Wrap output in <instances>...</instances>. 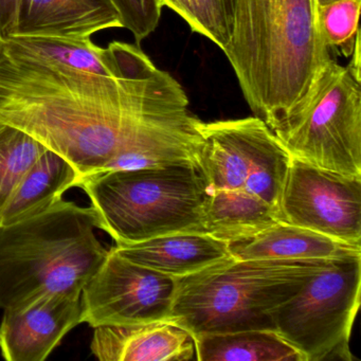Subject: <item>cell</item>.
<instances>
[{
  "instance_id": "ba28073f",
  "label": "cell",
  "mask_w": 361,
  "mask_h": 361,
  "mask_svg": "<svg viewBox=\"0 0 361 361\" xmlns=\"http://www.w3.org/2000/svg\"><path fill=\"white\" fill-rule=\"evenodd\" d=\"M197 166L207 190L244 189L278 210L291 156L259 118L202 122Z\"/></svg>"
},
{
  "instance_id": "d6986e66",
  "label": "cell",
  "mask_w": 361,
  "mask_h": 361,
  "mask_svg": "<svg viewBox=\"0 0 361 361\" xmlns=\"http://www.w3.org/2000/svg\"><path fill=\"white\" fill-rule=\"evenodd\" d=\"M195 341L200 361H304L302 355L272 329H248L202 335Z\"/></svg>"
},
{
  "instance_id": "7402d4cb",
  "label": "cell",
  "mask_w": 361,
  "mask_h": 361,
  "mask_svg": "<svg viewBox=\"0 0 361 361\" xmlns=\"http://www.w3.org/2000/svg\"><path fill=\"white\" fill-rule=\"evenodd\" d=\"M361 0H337L318 6V20L325 43L333 54L338 50L344 56H352L359 35Z\"/></svg>"
},
{
  "instance_id": "9c48e42d",
  "label": "cell",
  "mask_w": 361,
  "mask_h": 361,
  "mask_svg": "<svg viewBox=\"0 0 361 361\" xmlns=\"http://www.w3.org/2000/svg\"><path fill=\"white\" fill-rule=\"evenodd\" d=\"M279 221L361 247V177L291 157L278 202Z\"/></svg>"
},
{
  "instance_id": "9a60e30c",
  "label": "cell",
  "mask_w": 361,
  "mask_h": 361,
  "mask_svg": "<svg viewBox=\"0 0 361 361\" xmlns=\"http://www.w3.org/2000/svg\"><path fill=\"white\" fill-rule=\"evenodd\" d=\"M124 259L173 279L200 271L229 257V243L206 233H173L113 247Z\"/></svg>"
},
{
  "instance_id": "d4e9b609",
  "label": "cell",
  "mask_w": 361,
  "mask_h": 361,
  "mask_svg": "<svg viewBox=\"0 0 361 361\" xmlns=\"http://www.w3.org/2000/svg\"><path fill=\"white\" fill-rule=\"evenodd\" d=\"M334 1H337V0H317V3H318L319 7H322V6L329 5V4L334 3Z\"/></svg>"
},
{
  "instance_id": "8fae6325",
  "label": "cell",
  "mask_w": 361,
  "mask_h": 361,
  "mask_svg": "<svg viewBox=\"0 0 361 361\" xmlns=\"http://www.w3.org/2000/svg\"><path fill=\"white\" fill-rule=\"evenodd\" d=\"M81 293H56L4 312L0 352L8 361H44L82 323Z\"/></svg>"
},
{
  "instance_id": "6da1fadb",
  "label": "cell",
  "mask_w": 361,
  "mask_h": 361,
  "mask_svg": "<svg viewBox=\"0 0 361 361\" xmlns=\"http://www.w3.org/2000/svg\"><path fill=\"white\" fill-rule=\"evenodd\" d=\"M116 45L114 75L51 73L0 59V123L62 156L80 179L104 172L153 116L189 101L138 45Z\"/></svg>"
},
{
  "instance_id": "ffe728a7",
  "label": "cell",
  "mask_w": 361,
  "mask_h": 361,
  "mask_svg": "<svg viewBox=\"0 0 361 361\" xmlns=\"http://www.w3.org/2000/svg\"><path fill=\"white\" fill-rule=\"evenodd\" d=\"M46 149L23 130L6 124L0 128V213L23 177Z\"/></svg>"
},
{
  "instance_id": "7c38bea8",
  "label": "cell",
  "mask_w": 361,
  "mask_h": 361,
  "mask_svg": "<svg viewBox=\"0 0 361 361\" xmlns=\"http://www.w3.org/2000/svg\"><path fill=\"white\" fill-rule=\"evenodd\" d=\"M0 59L51 73L114 75L118 69L116 42L101 48L92 39L16 35L3 41Z\"/></svg>"
},
{
  "instance_id": "484cf974",
  "label": "cell",
  "mask_w": 361,
  "mask_h": 361,
  "mask_svg": "<svg viewBox=\"0 0 361 361\" xmlns=\"http://www.w3.org/2000/svg\"><path fill=\"white\" fill-rule=\"evenodd\" d=\"M1 47H3V39H0V54H1Z\"/></svg>"
},
{
  "instance_id": "277c9868",
  "label": "cell",
  "mask_w": 361,
  "mask_h": 361,
  "mask_svg": "<svg viewBox=\"0 0 361 361\" xmlns=\"http://www.w3.org/2000/svg\"><path fill=\"white\" fill-rule=\"evenodd\" d=\"M331 259L226 257L175 279L168 322L195 338L272 329L269 312L297 295Z\"/></svg>"
},
{
  "instance_id": "ac0fdd59",
  "label": "cell",
  "mask_w": 361,
  "mask_h": 361,
  "mask_svg": "<svg viewBox=\"0 0 361 361\" xmlns=\"http://www.w3.org/2000/svg\"><path fill=\"white\" fill-rule=\"evenodd\" d=\"M278 221L276 209L246 190H207L202 225L207 234L219 240H244Z\"/></svg>"
},
{
  "instance_id": "4fadbf2b",
  "label": "cell",
  "mask_w": 361,
  "mask_h": 361,
  "mask_svg": "<svg viewBox=\"0 0 361 361\" xmlns=\"http://www.w3.org/2000/svg\"><path fill=\"white\" fill-rule=\"evenodd\" d=\"M114 28L122 23L111 0H20L16 35L87 39Z\"/></svg>"
},
{
  "instance_id": "52a82bcc",
  "label": "cell",
  "mask_w": 361,
  "mask_h": 361,
  "mask_svg": "<svg viewBox=\"0 0 361 361\" xmlns=\"http://www.w3.org/2000/svg\"><path fill=\"white\" fill-rule=\"evenodd\" d=\"M360 288L361 255L331 259L297 295L269 312L272 331L304 361L352 360L348 343Z\"/></svg>"
},
{
  "instance_id": "cb8c5ba5",
  "label": "cell",
  "mask_w": 361,
  "mask_h": 361,
  "mask_svg": "<svg viewBox=\"0 0 361 361\" xmlns=\"http://www.w3.org/2000/svg\"><path fill=\"white\" fill-rule=\"evenodd\" d=\"M20 0H0V39H10L16 35Z\"/></svg>"
},
{
  "instance_id": "30bf717a",
  "label": "cell",
  "mask_w": 361,
  "mask_h": 361,
  "mask_svg": "<svg viewBox=\"0 0 361 361\" xmlns=\"http://www.w3.org/2000/svg\"><path fill=\"white\" fill-rule=\"evenodd\" d=\"M174 290L175 279L133 263L111 247L82 289V323L94 329L168 322Z\"/></svg>"
},
{
  "instance_id": "603a6c76",
  "label": "cell",
  "mask_w": 361,
  "mask_h": 361,
  "mask_svg": "<svg viewBox=\"0 0 361 361\" xmlns=\"http://www.w3.org/2000/svg\"><path fill=\"white\" fill-rule=\"evenodd\" d=\"M119 12L122 28L134 35L137 44L151 35L159 24L162 5L160 0H111Z\"/></svg>"
},
{
  "instance_id": "8992f818",
  "label": "cell",
  "mask_w": 361,
  "mask_h": 361,
  "mask_svg": "<svg viewBox=\"0 0 361 361\" xmlns=\"http://www.w3.org/2000/svg\"><path fill=\"white\" fill-rule=\"evenodd\" d=\"M271 130L291 157L361 177V78L331 59L307 96Z\"/></svg>"
},
{
  "instance_id": "3957f363",
  "label": "cell",
  "mask_w": 361,
  "mask_h": 361,
  "mask_svg": "<svg viewBox=\"0 0 361 361\" xmlns=\"http://www.w3.org/2000/svg\"><path fill=\"white\" fill-rule=\"evenodd\" d=\"M90 207L60 200L24 221L0 227V308L56 293H82L109 253Z\"/></svg>"
},
{
  "instance_id": "4316f807",
  "label": "cell",
  "mask_w": 361,
  "mask_h": 361,
  "mask_svg": "<svg viewBox=\"0 0 361 361\" xmlns=\"http://www.w3.org/2000/svg\"><path fill=\"white\" fill-rule=\"evenodd\" d=\"M3 126H4L3 123H0V128H3Z\"/></svg>"
},
{
  "instance_id": "5b68a950",
  "label": "cell",
  "mask_w": 361,
  "mask_h": 361,
  "mask_svg": "<svg viewBox=\"0 0 361 361\" xmlns=\"http://www.w3.org/2000/svg\"><path fill=\"white\" fill-rule=\"evenodd\" d=\"M78 187L90 198L97 228L116 244L180 232L206 233L207 183L196 164L106 171L83 177Z\"/></svg>"
},
{
  "instance_id": "5bb4252c",
  "label": "cell",
  "mask_w": 361,
  "mask_h": 361,
  "mask_svg": "<svg viewBox=\"0 0 361 361\" xmlns=\"http://www.w3.org/2000/svg\"><path fill=\"white\" fill-rule=\"evenodd\" d=\"M90 350L101 361H188L196 359L195 341L168 322L94 327Z\"/></svg>"
},
{
  "instance_id": "7a4b0ae2",
  "label": "cell",
  "mask_w": 361,
  "mask_h": 361,
  "mask_svg": "<svg viewBox=\"0 0 361 361\" xmlns=\"http://www.w3.org/2000/svg\"><path fill=\"white\" fill-rule=\"evenodd\" d=\"M223 52L253 115L271 130L334 58L319 27L317 0H232Z\"/></svg>"
},
{
  "instance_id": "44dd1931",
  "label": "cell",
  "mask_w": 361,
  "mask_h": 361,
  "mask_svg": "<svg viewBox=\"0 0 361 361\" xmlns=\"http://www.w3.org/2000/svg\"><path fill=\"white\" fill-rule=\"evenodd\" d=\"M160 3L178 14L193 32L210 39L221 50L229 41L232 0H160Z\"/></svg>"
},
{
  "instance_id": "e0dca14e",
  "label": "cell",
  "mask_w": 361,
  "mask_h": 361,
  "mask_svg": "<svg viewBox=\"0 0 361 361\" xmlns=\"http://www.w3.org/2000/svg\"><path fill=\"white\" fill-rule=\"evenodd\" d=\"M79 175L66 159L46 149L23 177L3 211L0 227L24 221L49 209L65 192L78 187Z\"/></svg>"
},
{
  "instance_id": "2e32d148",
  "label": "cell",
  "mask_w": 361,
  "mask_h": 361,
  "mask_svg": "<svg viewBox=\"0 0 361 361\" xmlns=\"http://www.w3.org/2000/svg\"><path fill=\"white\" fill-rule=\"evenodd\" d=\"M231 257L240 259H335L361 255V247L318 232L278 221L263 231L229 243Z\"/></svg>"
}]
</instances>
